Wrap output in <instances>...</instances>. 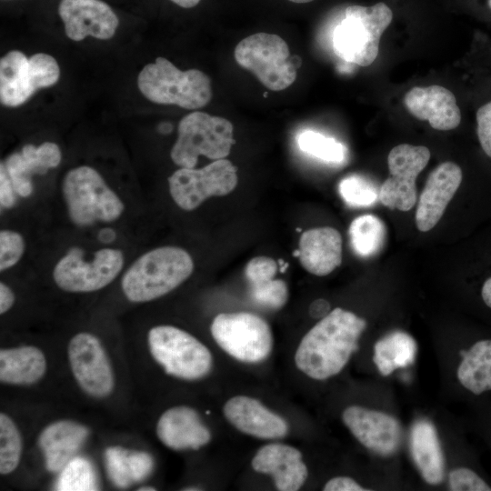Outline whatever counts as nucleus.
Wrapping results in <instances>:
<instances>
[{"label":"nucleus","mask_w":491,"mask_h":491,"mask_svg":"<svg viewBox=\"0 0 491 491\" xmlns=\"http://www.w3.org/2000/svg\"><path fill=\"white\" fill-rule=\"evenodd\" d=\"M325 491H366L355 479L348 476H336L324 486Z\"/></svg>","instance_id":"nucleus-42"},{"label":"nucleus","mask_w":491,"mask_h":491,"mask_svg":"<svg viewBox=\"0 0 491 491\" xmlns=\"http://www.w3.org/2000/svg\"><path fill=\"white\" fill-rule=\"evenodd\" d=\"M330 306L324 299H317L310 306V314L314 317H324L328 314Z\"/></svg>","instance_id":"nucleus-44"},{"label":"nucleus","mask_w":491,"mask_h":491,"mask_svg":"<svg viewBox=\"0 0 491 491\" xmlns=\"http://www.w3.org/2000/svg\"><path fill=\"white\" fill-rule=\"evenodd\" d=\"M250 296L256 304L270 308H282L288 299L286 284L280 279L250 285Z\"/></svg>","instance_id":"nucleus-34"},{"label":"nucleus","mask_w":491,"mask_h":491,"mask_svg":"<svg viewBox=\"0 0 491 491\" xmlns=\"http://www.w3.org/2000/svg\"><path fill=\"white\" fill-rule=\"evenodd\" d=\"M448 486L452 491H491L476 472L466 467H457L448 474Z\"/></svg>","instance_id":"nucleus-37"},{"label":"nucleus","mask_w":491,"mask_h":491,"mask_svg":"<svg viewBox=\"0 0 491 491\" xmlns=\"http://www.w3.org/2000/svg\"><path fill=\"white\" fill-rule=\"evenodd\" d=\"M488 8L491 10V0L486 1Z\"/></svg>","instance_id":"nucleus-48"},{"label":"nucleus","mask_w":491,"mask_h":491,"mask_svg":"<svg viewBox=\"0 0 491 491\" xmlns=\"http://www.w3.org/2000/svg\"><path fill=\"white\" fill-rule=\"evenodd\" d=\"M58 15L65 35L74 41L87 36L101 40L113 37L119 19L112 7L102 0H61Z\"/></svg>","instance_id":"nucleus-16"},{"label":"nucleus","mask_w":491,"mask_h":491,"mask_svg":"<svg viewBox=\"0 0 491 491\" xmlns=\"http://www.w3.org/2000/svg\"><path fill=\"white\" fill-rule=\"evenodd\" d=\"M338 191L345 203L351 207H367L379 201V187L360 175L343 178Z\"/></svg>","instance_id":"nucleus-32"},{"label":"nucleus","mask_w":491,"mask_h":491,"mask_svg":"<svg viewBox=\"0 0 491 491\" xmlns=\"http://www.w3.org/2000/svg\"><path fill=\"white\" fill-rule=\"evenodd\" d=\"M62 194L69 219L76 226L114 222L125 211L118 195L88 165L72 168L65 175Z\"/></svg>","instance_id":"nucleus-4"},{"label":"nucleus","mask_w":491,"mask_h":491,"mask_svg":"<svg viewBox=\"0 0 491 491\" xmlns=\"http://www.w3.org/2000/svg\"><path fill=\"white\" fill-rule=\"evenodd\" d=\"M430 159L423 145L400 144L387 156L389 176L379 187V201L389 209L409 211L417 199L416 180Z\"/></svg>","instance_id":"nucleus-13"},{"label":"nucleus","mask_w":491,"mask_h":491,"mask_svg":"<svg viewBox=\"0 0 491 491\" xmlns=\"http://www.w3.org/2000/svg\"><path fill=\"white\" fill-rule=\"evenodd\" d=\"M139 491H155V488L152 486H143L138 489Z\"/></svg>","instance_id":"nucleus-46"},{"label":"nucleus","mask_w":491,"mask_h":491,"mask_svg":"<svg viewBox=\"0 0 491 491\" xmlns=\"http://www.w3.org/2000/svg\"><path fill=\"white\" fill-rule=\"evenodd\" d=\"M124 262L123 252L119 249H99L92 259H85L79 249H73L55 264L53 278L64 291L94 292L113 282L122 270Z\"/></svg>","instance_id":"nucleus-11"},{"label":"nucleus","mask_w":491,"mask_h":491,"mask_svg":"<svg viewBox=\"0 0 491 491\" xmlns=\"http://www.w3.org/2000/svg\"><path fill=\"white\" fill-rule=\"evenodd\" d=\"M57 490H96L97 485L92 465L82 457L72 458L61 470Z\"/></svg>","instance_id":"nucleus-33"},{"label":"nucleus","mask_w":491,"mask_h":491,"mask_svg":"<svg viewBox=\"0 0 491 491\" xmlns=\"http://www.w3.org/2000/svg\"><path fill=\"white\" fill-rule=\"evenodd\" d=\"M22 453V439L14 421L0 414V473L7 475L18 466Z\"/></svg>","instance_id":"nucleus-31"},{"label":"nucleus","mask_w":491,"mask_h":491,"mask_svg":"<svg viewBox=\"0 0 491 491\" xmlns=\"http://www.w3.org/2000/svg\"><path fill=\"white\" fill-rule=\"evenodd\" d=\"M348 235L354 252L361 257H370L383 248L386 230L379 217L363 215L352 221Z\"/></svg>","instance_id":"nucleus-29"},{"label":"nucleus","mask_w":491,"mask_h":491,"mask_svg":"<svg viewBox=\"0 0 491 491\" xmlns=\"http://www.w3.org/2000/svg\"><path fill=\"white\" fill-rule=\"evenodd\" d=\"M416 352V340L409 334L396 330L376 342L373 361L379 373L388 376L395 370L414 364Z\"/></svg>","instance_id":"nucleus-28"},{"label":"nucleus","mask_w":491,"mask_h":491,"mask_svg":"<svg viewBox=\"0 0 491 491\" xmlns=\"http://www.w3.org/2000/svg\"><path fill=\"white\" fill-rule=\"evenodd\" d=\"M226 420L238 431L260 439H279L289 430L286 421L264 406L259 400L235 396L223 407Z\"/></svg>","instance_id":"nucleus-18"},{"label":"nucleus","mask_w":491,"mask_h":491,"mask_svg":"<svg viewBox=\"0 0 491 491\" xmlns=\"http://www.w3.org/2000/svg\"><path fill=\"white\" fill-rule=\"evenodd\" d=\"M276 272V262L268 256L254 257L246 264L245 268V276L250 285L272 280Z\"/></svg>","instance_id":"nucleus-38"},{"label":"nucleus","mask_w":491,"mask_h":491,"mask_svg":"<svg viewBox=\"0 0 491 491\" xmlns=\"http://www.w3.org/2000/svg\"><path fill=\"white\" fill-rule=\"evenodd\" d=\"M366 327L364 318L341 307L335 308L302 338L295 354L296 367L315 380L339 374L357 351Z\"/></svg>","instance_id":"nucleus-1"},{"label":"nucleus","mask_w":491,"mask_h":491,"mask_svg":"<svg viewBox=\"0 0 491 491\" xmlns=\"http://www.w3.org/2000/svg\"><path fill=\"white\" fill-rule=\"evenodd\" d=\"M342 420L362 446L378 456H391L401 445V424L387 413L350 406L343 411Z\"/></svg>","instance_id":"nucleus-15"},{"label":"nucleus","mask_w":491,"mask_h":491,"mask_svg":"<svg viewBox=\"0 0 491 491\" xmlns=\"http://www.w3.org/2000/svg\"><path fill=\"white\" fill-rule=\"evenodd\" d=\"M129 450L120 446H110L105 452L108 476L118 487H126L133 483L128 464Z\"/></svg>","instance_id":"nucleus-35"},{"label":"nucleus","mask_w":491,"mask_h":491,"mask_svg":"<svg viewBox=\"0 0 491 491\" xmlns=\"http://www.w3.org/2000/svg\"><path fill=\"white\" fill-rule=\"evenodd\" d=\"M185 490H200L199 488H185Z\"/></svg>","instance_id":"nucleus-49"},{"label":"nucleus","mask_w":491,"mask_h":491,"mask_svg":"<svg viewBox=\"0 0 491 491\" xmlns=\"http://www.w3.org/2000/svg\"><path fill=\"white\" fill-rule=\"evenodd\" d=\"M405 105L412 115L427 121L436 130H452L461 122L455 95L438 85L410 89L405 96Z\"/></svg>","instance_id":"nucleus-20"},{"label":"nucleus","mask_w":491,"mask_h":491,"mask_svg":"<svg viewBox=\"0 0 491 491\" xmlns=\"http://www.w3.org/2000/svg\"><path fill=\"white\" fill-rule=\"evenodd\" d=\"M170 156L181 167L193 168L204 155L218 160L226 157L235 145L232 123L220 116L195 111L184 116Z\"/></svg>","instance_id":"nucleus-6"},{"label":"nucleus","mask_w":491,"mask_h":491,"mask_svg":"<svg viewBox=\"0 0 491 491\" xmlns=\"http://www.w3.org/2000/svg\"><path fill=\"white\" fill-rule=\"evenodd\" d=\"M194 271L187 251L177 246H160L140 256L125 273L121 286L135 303L159 298L185 282Z\"/></svg>","instance_id":"nucleus-2"},{"label":"nucleus","mask_w":491,"mask_h":491,"mask_svg":"<svg viewBox=\"0 0 491 491\" xmlns=\"http://www.w3.org/2000/svg\"><path fill=\"white\" fill-rule=\"evenodd\" d=\"M392 20V10L385 3L349 5L333 34L335 53L346 62L370 65L378 55L380 37Z\"/></svg>","instance_id":"nucleus-5"},{"label":"nucleus","mask_w":491,"mask_h":491,"mask_svg":"<svg viewBox=\"0 0 491 491\" xmlns=\"http://www.w3.org/2000/svg\"><path fill=\"white\" fill-rule=\"evenodd\" d=\"M288 1L293 2V3H296V4H305V3L312 2L314 0H288Z\"/></svg>","instance_id":"nucleus-47"},{"label":"nucleus","mask_w":491,"mask_h":491,"mask_svg":"<svg viewBox=\"0 0 491 491\" xmlns=\"http://www.w3.org/2000/svg\"><path fill=\"white\" fill-rule=\"evenodd\" d=\"M137 85L149 101L175 105L185 109H198L212 98L211 80L198 69L182 71L172 62L159 56L143 67Z\"/></svg>","instance_id":"nucleus-3"},{"label":"nucleus","mask_w":491,"mask_h":491,"mask_svg":"<svg viewBox=\"0 0 491 491\" xmlns=\"http://www.w3.org/2000/svg\"><path fill=\"white\" fill-rule=\"evenodd\" d=\"M68 360L80 387L94 397H105L114 389V374L105 351L94 335L78 333L68 344Z\"/></svg>","instance_id":"nucleus-14"},{"label":"nucleus","mask_w":491,"mask_h":491,"mask_svg":"<svg viewBox=\"0 0 491 491\" xmlns=\"http://www.w3.org/2000/svg\"><path fill=\"white\" fill-rule=\"evenodd\" d=\"M148 346L165 373L185 380H196L210 372L209 349L188 332L173 326H157L148 332Z\"/></svg>","instance_id":"nucleus-7"},{"label":"nucleus","mask_w":491,"mask_h":491,"mask_svg":"<svg viewBox=\"0 0 491 491\" xmlns=\"http://www.w3.org/2000/svg\"><path fill=\"white\" fill-rule=\"evenodd\" d=\"M462 356L456 376L460 384L475 395L491 390V339L475 343Z\"/></svg>","instance_id":"nucleus-27"},{"label":"nucleus","mask_w":491,"mask_h":491,"mask_svg":"<svg viewBox=\"0 0 491 491\" xmlns=\"http://www.w3.org/2000/svg\"><path fill=\"white\" fill-rule=\"evenodd\" d=\"M476 134L481 148L491 158V101L476 112Z\"/></svg>","instance_id":"nucleus-39"},{"label":"nucleus","mask_w":491,"mask_h":491,"mask_svg":"<svg viewBox=\"0 0 491 491\" xmlns=\"http://www.w3.org/2000/svg\"><path fill=\"white\" fill-rule=\"evenodd\" d=\"M234 56L240 66L252 72L270 90H284L296 78L288 45L277 35L264 32L251 35L237 44Z\"/></svg>","instance_id":"nucleus-8"},{"label":"nucleus","mask_w":491,"mask_h":491,"mask_svg":"<svg viewBox=\"0 0 491 491\" xmlns=\"http://www.w3.org/2000/svg\"><path fill=\"white\" fill-rule=\"evenodd\" d=\"M62 159L59 146L53 142H45L38 146L28 144L20 152L9 155L4 164L15 192L28 197L33 193L32 175H44L56 167Z\"/></svg>","instance_id":"nucleus-22"},{"label":"nucleus","mask_w":491,"mask_h":491,"mask_svg":"<svg viewBox=\"0 0 491 491\" xmlns=\"http://www.w3.org/2000/svg\"><path fill=\"white\" fill-rule=\"evenodd\" d=\"M258 473L270 475L279 491H296L306 483L308 470L302 453L285 444H268L257 450L251 462Z\"/></svg>","instance_id":"nucleus-19"},{"label":"nucleus","mask_w":491,"mask_h":491,"mask_svg":"<svg viewBox=\"0 0 491 491\" xmlns=\"http://www.w3.org/2000/svg\"><path fill=\"white\" fill-rule=\"evenodd\" d=\"M159 440L174 450L199 449L211 440L209 428L192 407L180 406L165 411L156 425Z\"/></svg>","instance_id":"nucleus-21"},{"label":"nucleus","mask_w":491,"mask_h":491,"mask_svg":"<svg viewBox=\"0 0 491 491\" xmlns=\"http://www.w3.org/2000/svg\"><path fill=\"white\" fill-rule=\"evenodd\" d=\"M25 244L23 236L13 230L0 232V270L11 268L24 255Z\"/></svg>","instance_id":"nucleus-36"},{"label":"nucleus","mask_w":491,"mask_h":491,"mask_svg":"<svg viewBox=\"0 0 491 491\" xmlns=\"http://www.w3.org/2000/svg\"><path fill=\"white\" fill-rule=\"evenodd\" d=\"M15 192L4 164L0 165V204L4 208H11L15 204Z\"/></svg>","instance_id":"nucleus-41"},{"label":"nucleus","mask_w":491,"mask_h":491,"mask_svg":"<svg viewBox=\"0 0 491 491\" xmlns=\"http://www.w3.org/2000/svg\"><path fill=\"white\" fill-rule=\"evenodd\" d=\"M236 167L227 159L215 160L196 169L181 167L169 178V192L183 210L191 211L207 198L231 193L237 185Z\"/></svg>","instance_id":"nucleus-12"},{"label":"nucleus","mask_w":491,"mask_h":491,"mask_svg":"<svg viewBox=\"0 0 491 491\" xmlns=\"http://www.w3.org/2000/svg\"><path fill=\"white\" fill-rule=\"evenodd\" d=\"M175 5L182 7V8H193L196 6L201 0H169Z\"/></svg>","instance_id":"nucleus-45"},{"label":"nucleus","mask_w":491,"mask_h":491,"mask_svg":"<svg viewBox=\"0 0 491 491\" xmlns=\"http://www.w3.org/2000/svg\"><path fill=\"white\" fill-rule=\"evenodd\" d=\"M15 295L11 288L5 283H0V314L6 313L14 305Z\"/></svg>","instance_id":"nucleus-43"},{"label":"nucleus","mask_w":491,"mask_h":491,"mask_svg":"<svg viewBox=\"0 0 491 491\" xmlns=\"http://www.w3.org/2000/svg\"><path fill=\"white\" fill-rule=\"evenodd\" d=\"M462 179L461 167L449 161L440 164L429 174L416 212L418 230L427 232L438 223Z\"/></svg>","instance_id":"nucleus-17"},{"label":"nucleus","mask_w":491,"mask_h":491,"mask_svg":"<svg viewBox=\"0 0 491 491\" xmlns=\"http://www.w3.org/2000/svg\"><path fill=\"white\" fill-rule=\"evenodd\" d=\"M60 68L50 55L37 53L31 57L12 50L0 60V100L9 107L25 103L37 90L54 85Z\"/></svg>","instance_id":"nucleus-9"},{"label":"nucleus","mask_w":491,"mask_h":491,"mask_svg":"<svg viewBox=\"0 0 491 491\" xmlns=\"http://www.w3.org/2000/svg\"><path fill=\"white\" fill-rule=\"evenodd\" d=\"M298 256L307 272L318 276L330 274L342 262L340 233L330 226L305 231L299 240Z\"/></svg>","instance_id":"nucleus-23"},{"label":"nucleus","mask_w":491,"mask_h":491,"mask_svg":"<svg viewBox=\"0 0 491 491\" xmlns=\"http://www.w3.org/2000/svg\"><path fill=\"white\" fill-rule=\"evenodd\" d=\"M410 452L423 479L439 485L445 477V456L435 426L428 420L414 423L410 432Z\"/></svg>","instance_id":"nucleus-25"},{"label":"nucleus","mask_w":491,"mask_h":491,"mask_svg":"<svg viewBox=\"0 0 491 491\" xmlns=\"http://www.w3.org/2000/svg\"><path fill=\"white\" fill-rule=\"evenodd\" d=\"M216 344L230 356L243 363H259L273 349L269 325L260 316L247 312L222 313L211 324Z\"/></svg>","instance_id":"nucleus-10"},{"label":"nucleus","mask_w":491,"mask_h":491,"mask_svg":"<svg viewBox=\"0 0 491 491\" xmlns=\"http://www.w3.org/2000/svg\"><path fill=\"white\" fill-rule=\"evenodd\" d=\"M297 145L304 153L327 163L339 164L346 155V148L343 144L315 131L301 133L297 137Z\"/></svg>","instance_id":"nucleus-30"},{"label":"nucleus","mask_w":491,"mask_h":491,"mask_svg":"<svg viewBox=\"0 0 491 491\" xmlns=\"http://www.w3.org/2000/svg\"><path fill=\"white\" fill-rule=\"evenodd\" d=\"M88 435L87 427L74 421L62 420L48 425L38 438L46 469L61 471L74 458Z\"/></svg>","instance_id":"nucleus-24"},{"label":"nucleus","mask_w":491,"mask_h":491,"mask_svg":"<svg viewBox=\"0 0 491 491\" xmlns=\"http://www.w3.org/2000/svg\"><path fill=\"white\" fill-rule=\"evenodd\" d=\"M46 370L43 352L33 346L0 351V380L9 385H32L40 380Z\"/></svg>","instance_id":"nucleus-26"},{"label":"nucleus","mask_w":491,"mask_h":491,"mask_svg":"<svg viewBox=\"0 0 491 491\" xmlns=\"http://www.w3.org/2000/svg\"><path fill=\"white\" fill-rule=\"evenodd\" d=\"M128 464L133 483L147 477L154 468L153 457L146 452H128Z\"/></svg>","instance_id":"nucleus-40"}]
</instances>
